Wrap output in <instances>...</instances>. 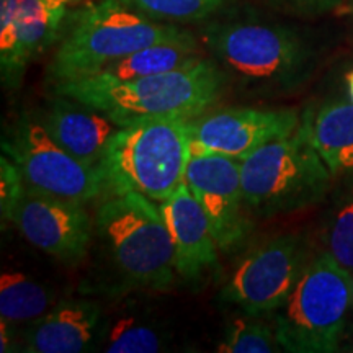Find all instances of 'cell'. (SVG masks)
Wrapping results in <instances>:
<instances>
[{"label":"cell","mask_w":353,"mask_h":353,"mask_svg":"<svg viewBox=\"0 0 353 353\" xmlns=\"http://www.w3.org/2000/svg\"><path fill=\"white\" fill-rule=\"evenodd\" d=\"M353 304V273L327 252L309 262L283 306L275 312L281 350L330 353L339 350Z\"/></svg>","instance_id":"obj_7"},{"label":"cell","mask_w":353,"mask_h":353,"mask_svg":"<svg viewBox=\"0 0 353 353\" xmlns=\"http://www.w3.org/2000/svg\"><path fill=\"white\" fill-rule=\"evenodd\" d=\"M275 327L249 316V319L232 321L228 325L223 341L218 343L219 353H272L280 350Z\"/></svg>","instance_id":"obj_21"},{"label":"cell","mask_w":353,"mask_h":353,"mask_svg":"<svg viewBox=\"0 0 353 353\" xmlns=\"http://www.w3.org/2000/svg\"><path fill=\"white\" fill-rule=\"evenodd\" d=\"M2 152L17 165L28 188L82 205L103 195L97 169L70 156L43 123L32 118L21 117L8 128Z\"/></svg>","instance_id":"obj_8"},{"label":"cell","mask_w":353,"mask_h":353,"mask_svg":"<svg viewBox=\"0 0 353 353\" xmlns=\"http://www.w3.org/2000/svg\"><path fill=\"white\" fill-rule=\"evenodd\" d=\"M203 38L226 79L254 94L286 92L307 72L306 46L283 26L259 21L214 23Z\"/></svg>","instance_id":"obj_5"},{"label":"cell","mask_w":353,"mask_h":353,"mask_svg":"<svg viewBox=\"0 0 353 353\" xmlns=\"http://www.w3.org/2000/svg\"><path fill=\"white\" fill-rule=\"evenodd\" d=\"M299 125L301 118L291 108L208 110L190 120L188 156L221 154L242 162L270 141L294 132Z\"/></svg>","instance_id":"obj_11"},{"label":"cell","mask_w":353,"mask_h":353,"mask_svg":"<svg viewBox=\"0 0 353 353\" xmlns=\"http://www.w3.org/2000/svg\"><path fill=\"white\" fill-rule=\"evenodd\" d=\"M228 79L213 61L196 57L167 72L117 85H94L82 81L54 83V94L70 97L99 110L117 126L148 117L195 118L221 99Z\"/></svg>","instance_id":"obj_4"},{"label":"cell","mask_w":353,"mask_h":353,"mask_svg":"<svg viewBox=\"0 0 353 353\" xmlns=\"http://www.w3.org/2000/svg\"><path fill=\"white\" fill-rule=\"evenodd\" d=\"M352 306H353V304H352Z\"/></svg>","instance_id":"obj_30"},{"label":"cell","mask_w":353,"mask_h":353,"mask_svg":"<svg viewBox=\"0 0 353 353\" xmlns=\"http://www.w3.org/2000/svg\"><path fill=\"white\" fill-rule=\"evenodd\" d=\"M30 244L63 263L85 259L94 242V219L85 205L25 187L2 213Z\"/></svg>","instance_id":"obj_10"},{"label":"cell","mask_w":353,"mask_h":353,"mask_svg":"<svg viewBox=\"0 0 353 353\" xmlns=\"http://www.w3.org/2000/svg\"><path fill=\"white\" fill-rule=\"evenodd\" d=\"M183 180L205 211L219 250L239 249L252 231L241 182V162L221 154L190 157Z\"/></svg>","instance_id":"obj_12"},{"label":"cell","mask_w":353,"mask_h":353,"mask_svg":"<svg viewBox=\"0 0 353 353\" xmlns=\"http://www.w3.org/2000/svg\"><path fill=\"white\" fill-rule=\"evenodd\" d=\"M352 352H353V348H352Z\"/></svg>","instance_id":"obj_29"},{"label":"cell","mask_w":353,"mask_h":353,"mask_svg":"<svg viewBox=\"0 0 353 353\" xmlns=\"http://www.w3.org/2000/svg\"><path fill=\"white\" fill-rule=\"evenodd\" d=\"M44 2L51 3L54 7H65L68 8L69 6H76V3H81L82 0H44Z\"/></svg>","instance_id":"obj_26"},{"label":"cell","mask_w":353,"mask_h":353,"mask_svg":"<svg viewBox=\"0 0 353 353\" xmlns=\"http://www.w3.org/2000/svg\"><path fill=\"white\" fill-rule=\"evenodd\" d=\"M347 85H348V95H350V100L353 103V70L347 74Z\"/></svg>","instance_id":"obj_27"},{"label":"cell","mask_w":353,"mask_h":353,"mask_svg":"<svg viewBox=\"0 0 353 353\" xmlns=\"http://www.w3.org/2000/svg\"><path fill=\"white\" fill-rule=\"evenodd\" d=\"M68 8L44 0H0V70L7 87H19L28 64L54 44Z\"/></svg>","instance_id":"obj_13"},{"label":"cell","mask_w":353,"mask_h":353,"mask_svg":"<svg viewBox=\"0 0 353 353\" xmlns=\"http://www.w3.org/2000/svg\"><path fill=\"white\" fill-rule=\"evenodd\" d=\"M307 265L306 245L296 234H283L255 245L236 265L221 291L224 301L247 316L263 317L283 306Z\"/></svg>","instance_id":"obj_9"},{"label":"cell","mask_w":353,"mask_h":353,"mask_svg":"<svg viewBox=\"0 0 353 353\" xmlns=\"http://www.w3.org/2000/svg\"><path fill=\"white\" fill-rule=\"evenodd\" d=\"M299 2H307V3H322V2H329V0H299Z\"/></svg>","instance_id":"obj_28"},{"label":"cell","mask_w":353,"mask_h":353,"mask_svg":"<svg viewBox=\"0 0 353 353\" xmlns=\"http://www.w3.org/2000/svg\"><path fill=\"white\" fill-rule=\"evenodd\" d=\"M299 126L334 179H353L352 101H329L316 110H306Z\"/></svg>","instance_id":"obj_17"},{"label":"cell","mask_w":353,"mask_h":353,"mask_svg":"<svg viewBox=\"0 0 353 353\" xmlns=\"http://www.w3.org/2000/svg\"><path fill=\"white\" fill-rule=\"evenodd\" d=\"M332 174L299 126L241 162V182L250 214L272 218L316 205L327 195Z\"/></svg>","instance_id":"obj_6"},{"label":"cell","mask_w":353,"mask_h":353,"mask_svg":"<svg viewBox=\"0 0 353 353\" xmlns=\"http://www.w3.org/2000/svg\"><path fill=\"white\" fill-rule=\"evenodd\" d=\"M43 125L51 138L83 165L97 169L118 126L107 114L70 97L56 94Z\"/></svg>","instance_id":"obj_16"},{"label":"cell","mask_w":353,"mask_h":353,"mask_svg":"<svg viewBox=\"0 0 353 353\" xmlns=\"http://www.w3.org/2000/svg\"><path fill=\"white\" fill-rule=\"evenodd\" d=\"M196 57V41L192 34H188L182 39L143 48V50L131 52V54L105 65L103 69L92 76L74 79V81L94 83V85H117V83H125L182 68Z\"/></svg>","instance_id":"obj_18"},{"label":"cell","mask_w":353,"mask_h":353,"mask_svg":"<svg viewBox=\"0 0 353 353\" xmlns=\"http://www.w3.org/2000/svg\"><path fill=\"white\" fill-rule=\"evenodd\" d=\"M54 296L21 272H3L0 276V319L20 324L34 322L52 307Z\"/></svg>","instance_id":"obj_19"},{"label":"cell","mask_w":353,"mask_h":353,"mask_svg":"<svg viewBox=\"0 0 353 353\" xmlns=\"http://www.w3.org/2000/svg\"><path fill=\"white\" fill-rule=\"evenodd\" d=\"M99 347L107 353H156L164 348V339L136 314H123L103 324Z\"/></svg>","instance_id":"obj_20"},{"label":"cell","mask_w":353,"mask_h":353,"mask_svg":"<svg viewBox=\"0 0 353 353\" xmlns=\"http://www.w3.org/2000/svg\"><path fill=\"white\" fill-rule=\"evenodd\" d=\"M190 120L167 114L118 126L97 165L103 195L141 193L156 203L165 201L183 182Z\"/></svg>","instance_id":"obj_3"},{"label":"cell","mask_w":353,"mask_h":353,"mask_svg":"<svg viewBox=\"0 0 353 353\" xmlns=\"http://www.w3.org/2000/svg\"><path fill=\"white\" fill-rule=\"evenodd\" d=\"M188 34L149 19L123 0H97L68 12L48 77L52 85L88 77L131 52Z\"/></svg>","instance_id":"obj_2"},{"label":"cell","mask_w":353,"mask_h":353,"mask_svg":"<svg viewBox=\"0 0 353 353\" xmlns=\"http://www.w3.org/2000/svg\"><path fill=\"white\" fill-rule=\"evenodd\" d=\"M175 250L176 275L198 280L218 263V244L205 211L185 180L165 201L159 203Z\"/></svg>","instance_id":"obj_14"},{"label":"cell","mask_w":353,"mask_h":353,"mask_svg":"<svg viewBox=\"0 0 353 353\" xmlns=\"http://www.w3.org/2000/svg\"><path fill=\"white\" fill-rule=\"evenodd\" d=\"M103 314L90 299H64L26 330L25 352L81 353L99 347Z\"/></svg>","instance_id":"obj_15"},{"label":"cell","mask_w":353,"mask_h":353,"mask_svg":"<svg viewBox=\"0 0 353 353\" xmlns=\"http://www.w3.org/2000/svg\"><path fill=\"white\" fill-rule=\"evenodd\" d=\"M0 352H12V334H10V322H0Z\"/></svg>","instance_id":"obj_25"},{"label":"cell","mask_w":353,"mask_h":353,"mask_svg":"<svg viewBox=\"0 0 353 353\" xmlns=\"http://www.w3.org/2000/svg\"><path fill=\"white\" fill-rule=\"evenodd\" d=\"M25 180L17 165L2 154L0 159V210L7 211L25 190Z\"/></svg>","instance_id":"obj_24"},{"label":"cell","mask_w":353,"mask_h":353,"mask_svg":"<svg viewBox=\"0 0 353 353\" xmlns=\"http://www.w3.org/2000/svg\"><path fill=\"white\" fill-rule=\"evenodd\" d=\"M350 188L342 193L332 216H330L325 245L335 262L353 273V179H348Z\"/></svg>","instance_id":"obj_22"},{"label":"cell","mask_w":353,"mask_h":353,"mask_svg":"<svg viewBox=\"0 0 353 353\" xmlns=\"http://www.w3.org/2000/svg\"><path fill=\"white\" fill-rule=\"evenodd\" d=\"M157 21H201L221 10L224 0H123Z\"/></svg>","instance_id":"obj_23"},{"label":"cell","mask_w":353,"mask_h":353,"mask_svg":"<svg viewBox=\"0 0 353 353\" xmlns=\"http://www.w3.org/2000/svg\"><path fill=\"white\" fill-rule=\"evenodd\" d=\"M100 283L112 294L165 291L175 280V250L161 206L141 193L107 196L94 218Z\"/></svg>","instance_id":"obj_1"}]
</instances>
